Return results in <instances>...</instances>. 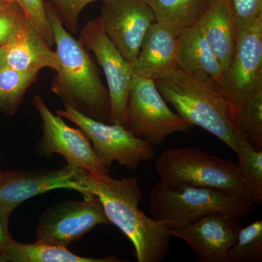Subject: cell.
I'll return each mask as SVG.
<instances>
[{
    "instance_id": "1",
    "label": "cell",
    "mask_w": 262,
    "mask_h": 262,
    "mask_svg": "<svg viewBox=\"0 0 262 262\" xmlns=\"http://www.w3.org/2000/svg\"><path fill=\"white\" fill-rule=\"evenodd\" d=\"M91 194L97 196L111 222L130 239L139 262H160L168 256L170 227L139 209L142 194L136 177L112 178L91 173Z\"/></svg>"
},
{
    "instance_id": "2",
    "label": "cell",
    "mask_w": 262,
    "mask_h": 262,
    "mask_svg": "<svg viewBox=\"0 0 262 262\" xmlns=\"http://www.w3.org/2000/svg\"><path fill=\"white\" fill-rule=\"evenodd\" d=\"M46 8L58 58L52 91L64 104L82 115L110 123L108 90L103 85L94 61L86 48L66 29L56 10L47 2Z\"/></svg>"
},
{
    "instance_id": "3",
    "label": "cell",
    "mask_w": 262,
    "mask_h": 262,
    "mask_svg": "<svg viewBox=\"0 0 262 262\" xmlns=\"http://www.w3.org/2000/svg\"><path fill=\"white\" fill-rule=\"evenodd\" d=\"M154 81L164 99L181 117L208 131L237 154L239 136L232 120V103L213 78L177 67Z\"/></svg>"
},
{
    "instance_id": "4",
    "label": "cell",
    "mask_w": 262,
    "mask_h": 262,
    "mask_svg": "<svg viewBox=\"0 0 262 262\" xmlns=\"http://www.w3.org/2000/svg\"><path fill=\"white\" fill-rule=\"evenodd\" d=\"M151 218L170 228L190 225L201 217L220 213L236 222L254 211L257 203L211 188L192 186L170 187L157 183L148 193Z\"/></svg>"
},
{
    "instance_id": "5",
    "label": "cell",
    "mask_w": 262,
    "mask_h": 262,
    "mask_svg": "<svg viewBox=\"0 0 262 262\" xmlns=\"http://www.w3.org/2000/svg\"><path fill=\"white\" fill-rule=\"evenodd\" d=\"M155 165L160 182L170 187L211 188L257 203L237 164L203 150L170 148L155 160Z\"/></svg>"
},
{
    "instance_id": "6",
    "label": "cell",
    "mask_w": 262,
    "mask_h": 262,
    "mask_svg": "<svg viewBox=\"0 0 262 262\" xmlns=\"http://www.w3.org/2000/svg\"><path fill=\"white\" fill-rule=\"evenodd\" d=\"M193 125L167 105L154 80L134 75L126 110V127L151 146H160L175 133Z\"/></svg>"
},
{
    "instance_id": "7",
    "label": "cell",
    "mask_w": 262,
    "mask_h": 262,
    "mask_svg": "<svg viewBox=\"0 0 262 262\" xmlns=\"http://www.w3.org/2000/svg\"><path fill=\"white\" fill-rule=\"evenodd\" d=\"M57 115L75 123L89 138L101 163L110 168L113 163L136 170L141 163L151 161L153 146L145 139L119 124L106 123L91 118L64 104Z\"/></svg>"
},
{
    "instance_id": "8",
    "label": "cell",
    "mask_w": 262,
    "mask_h": 262,
    "mask_svg": "<svg viewBox=\"0 0 262 262\" xmlns=\"http://www.w3.org/2000/svg\"><path fill=\"white\" fill-rule=\"evenodd\" d=\"M80 42L94 53L107 82L110 101V124L126 127V110L134 72L106 35L99 18L89 20L80 33Z\"/></svg>"
},
{
    "instance_id": "9",
    "label": "cell",
    "mask_w": 262,
    "mask_h": 262,
    "mask_svg": "<svg viewBox=\"0 0 262 262\" xmlns=\"http://www.w3.org/2000/svg\"><path fill=\"white\" fill-rule=\"evenodd\" d=\"M89 172L72 165L58 170L0 172V205L11 210L29 198L57 189L75 190L84 198L93 195Z\"/></svg>"
},
{
    "instance_id": "10",
    "label": "cell",
    "mask_w": 262,
    "mask_h": 262,
    "mask_svg": "<svg viewBox=\"0 0 262 262\" xmlns=\"http://www.w3.org/2000/svg\"><path fill=\"white\" fill-rule=\"evenodd\" d=\"M33 104L42 119L43 134L37 153L50 158L58 154L68 165L83 169L91 173H110V168L98 159L88 136L80 129L67 125L59 115H55L43 98L36 95Z\"/></svg>"
},
{
    "instance_id": "11",
    "label": "cell",
    "mask_w": 262,
    "mask_h": 262,
    "mask_svg": "<svg viewBox=\"0 0 262 262\" xmlns=\"http://www.w3.org/2000/svg\"><path fill=\"white\" fill-rule=\"evenodd\" d=\"M111 225L96 195L68 201L48 208L40 217L36 241L67 247L96 226Z\"/></svg>"
},
{
    "instance_id": "12",
    "label": "cell",
    "mask_w": 262,
    "mask_h": 262,
    "mask_svg": "<svg viewBox=\"0 0 262 262\" xmlns=\"http://www.w3.org/2000/svg\"><path fill=\"white\" fill-rule=\"evenodd\" d=\"M218 84L232 103L262 88V16L237 33L232 60Z\"/></svg>"
},
{
    "instance_id": "13",
    "label": "cell",
    "mask_w": 262,
    "mask_h": 262,
    "mask_svg": "<svg viewBox=\"0 0 262 262\" xmlns=\"http://www.w3.org/2000/svg\"><path fill=\"white\" fill-rule=\"evenodd\" d=\"M98 18L110 40L130 63L155 22L154 13L145 0H103Z\"/></svg>"
},
{
    "instance_id": "14",
    "label": "cell",
    "mask_w": 262,
    "mask_h": 262,
    "mask_svg": "<svg viewBox=\"0 0 262 262\" xmlns=\"http://www.w3.org/2000/svg\"><path fill=\"white\" fill-rule=\"evenodd\" d=\"M239 225L228 215L214 213L186 227L170 228V233L171 237L187 243L198 261L227 262L229 250L237 239Z\"/></svg>"
},
{
    "instance_id": "15",
    "label": "cell",
    "mask_w": 262,
    "mask_h": 262,
    "mask_svg": "<svg viewBox=\"0 0 262 262\" xmlns=\"http://www.w3.org/2000/svg\"><path fill=\"white\" fill-rule=\"evenodd\" d=\"M5 65L19 72H37L44 68L56 71L58 58L27 18L19 25L4 46Z\"/></svg>"
},
{
    "instance_id": "16",
    "label": "cell",
    "mask_w": 262,
    "mask_h": 262,
    "mask_svg": "<svg viewBox=\"0 0 262 262\" xmlns=\"http://www.w3.org/2000/svg\"><path fill=\"white\" fill-rule=\"evenodd\" d=\"M177 37L155 22L148 29L140 51L132 63L134 75L156 80L177 67Z\"/></svg>"
},
{
    "instance_id": "17",
    "label": "cell",
    "mask_w": 262,
    "mask_h": 262,
    "mask_svg": "<svg viewBox=\"0 0 262 262\" xmlns=\"http://www.w3.org/2000/svg\"><path fill=\"white\" fill-rule=\"evenodd\" d=\"M198 23L225 72L233 56L237 38L233 17L227 0H213Z\"/></svg>"
},
{
    "instance_id": "18",
    "label": "cell",
    "mask_w": 262,
    "mask_h": 262,
    "mask_svg": "<svg viewBox=\"0 0 262 262\" xmlns=\"http://www.w3.org/2000/svg\"><path fill=\"white\" fill-rule=\"evenodd\" d=\"M177 63L181 70L206 74L218 84L225 72L198 23L177 36Z\"/></svg>"
},
{
    "instance_id": "19",
    "label": "cell",
    "mask_w": 262,
    "mask_h": 262,
    "mask_svg": "<svg viewBox=\"0 0 262 262\" xmlns=\"http://www.w3.org/2000/svg\"><path fill=\"white\" fill-rule=\"evenodd\" d=\"M213 0H145L154 13L155 22L178 36L198 23Z\"/></svg>"
},
{
    "instance_id": "20",
    "label": "cell",
    "mask_w": 262,
    "mask_h": 262,
    "mask_svg": "<svg viewBox=\"0 0 262 262\" xmlns=\"http://www.w3.org/2000/svg\"><path fill=\"white\" fill-rule=\"evenodd\" d=\"M114 256L89 258L71 252L67 247L36 241L25 244L13 239L5 252L4 262H117Z\"/></svg>"
},
{
    "instance_id": "21",
    "label": "cell",
    "mask_w": 262,
    "mask_h": 262,
    "mask_svg": "<svg viewBox=\"0 0 262 262\" xmlns=\"http://www.w3.org/2000/svg\"><path fill=\"white\" fill-rule=\"evenodd\" d=\"M232 115L238 136L262 149V88L244 101L232 103Z\"/></svg>"
},
{
    "instance_id": "22",
    "label": "cell",
    "mask_w": 262,
    "mask_h": 262,
    "mask_svg": "<svg viewBox=\"0 0 262 262\" xmlns=\"http://www.w3.org/2000/svg\"><path fill=\"white\" fill-rule=\"evenodd\" d=\"M37 72H19L4 65L0 68V112L14 115L27 89L36 80Z\"/></svg>"
},
{
    "instance_id": "23",
    "label": "cell",
    "mask_w": 262,
    "mask_h": 262,
    "mask_svg": "<svg viewBox=\"0 0 262 262\" xmlns=\"http://www.w3.org/2000/svg\"><path fill=\"white\" fill-rule=\"evenodd\" d=\"M262 260V221L256 220L239 228L235 244L231 248L227 262H258Z\"/></svg>"
},
{
    "instance_id": "24",
    "label": "cell",
    "mask_w": 262,
    "mask_h": 262,
    "mask_svg": "<svg viewBox=\"0 0 262 262\" xmlns=\"http://www.w3.org/2000/svg\"><path fill=\"white\" fill-rule=\"evenodd\" d=\"M237 168L247 183L255 200L262 201V149L258 150L239 136Z\"/></svg>"
},
{
    "instance_id": "25",
    "label": "cell",
    "mask_w": 262,
    "mask_h": 262,
    "mask_svg": "<svg viewBox=\"0 0 262 262\" xmlns=\"http://www.w3.org/2000/svg\"><path fill=\"white\" fill-rule=\"evenodd\" d=\"M23 10L26 18L37 29L43 39L46 41L48 46L55 44L54 37L47 12H46V2L45 0H13Z\"/></svg>"
},
{
    "instance_id": "26",
    "label": "cell",
    "mask_w": 262,
    "mask_h": 262,
    "mask_svg": "<svg viewBox=\"0 0 262 262\" xmlns=\"http://www.w3.org/2000/svg\"><path fill=\"white\" fill-rule=\"evenodd\" d=\"M236 33L244 30L262 16V0H227Z\"/></svg>"
},
{
    "instance_id": "27",
    "label": "cell",
    "mask_w": 262,
    "mask_h": 262,
    "mask_svg": "<svg viewBox=\"0 0 262 262\" xmlns=\"http://www.w3.org/2000/svg\"><path fill=\"white\" fill-rule=\"evenodd\" d=\"M26 18L13 0L0 1V46H5Z\"/></svg>"
},
{
    "instance_id": "28",
    "label": "cell",
    "mask_w": 262,
    "mask_h": 262,
    "mask_svg": "<svg viewBox=\"0 0 262 262\" xmlns=\"http://www.w3.org/2000/svg\"><path fill=\"white\" fill-rule=\"evenodd\" d=\"M52 5L68 31L75 33L81 13L88 5L98 0H45ZM103 1V0H102Z\"/></svg>"
},
{
    "instance_id": "29",
    "label": "cell",
    "mask_w": 262,
    "mask_h": 262,
    "mask_svg": "<svg viewBox=\"0 0 262 262\" xmlns=\"http://www.w3.org/2000/svg\"><path fill=\"white\" fill-rule=\"evenodd\" d=\"M11 210L0 205V262H4L5 252L13 237H11L8 228Z\"/></svg>"
},
{
    "instance_id": "30",
    "label": "cell",
    "mask_w": 262,
    "mask_h": 262,
    "mask_svg": "<svg viewBox=\"0 0 262 262\" xmlns=\"http://www.w3.org/2000/svg\"><path fill=\"white\" fill-rule=\"evenodd\" d=\"M5 50L3 46H0V68L5 65Z\"/></svg>"
},
{
    "instance_id": "31",
    "label": "cell",
    "mask_w": 262,
    "mask_h": 262,
    "mask_svg": "<svg viewBox=\"0 0 262 262\" xmlns=\"http://www.w3.org/2000/svg\"><path fill=\"white\" fill-rule=\"evenodd\" d=\"M0 172H1V170H0Z\"/></svg>"
},
{
    "instance_id": "32",
    "label": "cell",
    "mask_w": 262,
    "mask_h": 262,
    "mask_svg": "<svg viewBox=\"0 0 262 262\" xmlns=\"http://www.w3.org/2000/svg\"><path fill=\"white\" fill-rule=\"evenodd\" d=\"M0 1H1V0H0Z\"/></svg>"
}]
</instances>
